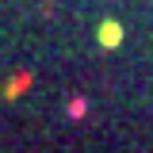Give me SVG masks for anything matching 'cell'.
<instances>
[{"mask_svg":"<svg viewBox=\"0 0 153 153\" xmlns=\"http://www.w3.org/2000/svg\"><path fill=\"white\" fill-rule=\"evenodd\" d=\"M119 35H123L119 23H103V27H100V38H103V42H119Z\"/></svg>","mask_w":153,"mask_h":153,"instance_id":"6da1fadb","label":"cell"}]
</instances>
